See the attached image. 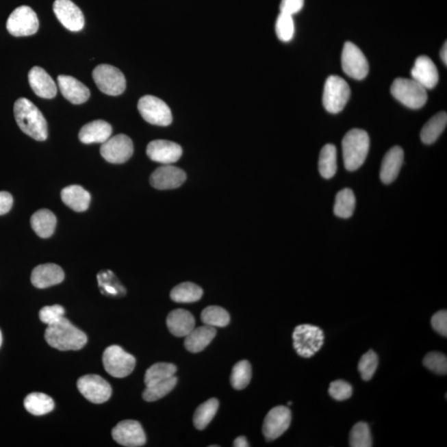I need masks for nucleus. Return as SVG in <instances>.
<instances>
[{"instance_id":"obj_32","label":"nucleus","mask_w":447,"mask_h":447,"mask_svg":"<svg viewBox=\"0 0 447 447\" xmlns=\"http://www.w3.org/2000/svg\"><path fill=\"white\" fill-rule=\"evenodd\" d=\"M355 196L350 188H345L336 194L334 213L340 218L348 219L353 216L355 209Z\"/></svg>"},{"instance_id":"obj_50","label":"nucleus","mask_w":447,"mask_h":447,"mask_svg":"<svg viewBox=\"0 0 447 447\" xmlns=\"http://www.w3.org/2000/svg\"><path fill=\"white\" fill-rule=\"evenodd\" d=\"M447 42H445V44L443 45L442 49L441 50V58L443 62H444V64L446 66L447 65Z\"/></svg>"},{"instance_id":"obj_6","label":"nucleus","mask_w":447,"mask_h":447,"mask_svg":"<svg viewBox=\"0 0 447 447\" xmlns=\"http://www.w3.org/2000/svg\"><path fill=\"white\" fill-rule=\"evenodd\" d=\"M102 361L107 373L114 378L129 376L136 365V358L116 345L106 348Z\"/></svg>"},{"instance_id":"obj_36","label":"nucleus","mask_w":447,"mask_h":447,"mask_svg":"<svg viewBox=\"0 0 447 447\" xmlns=\"http://www.w3.org/2000/svg\"><path fill=\"white\" fill-rule=\"evenodd\" d=\"M177 367L173 363H157L146 371L144 383L146 387L153 385L154 383L164 381L174 376L176 374Z\"/></svg>"},{"instance_id":"obj_16","label":"nucleus","mask_w":447,"mask_h":447,"mask_svg":"<svg viewBox=\"0 0 447 447\" xmlns=\"http://www.w3.org/2000/svg\"><path fill=\"white\" fill-rule=\"evenodd\" d=\"M114 440L118 444L128 447L145 445L146 436L140 422L125 420L118 423L112 431Z\"/></svg>"},{"instance_id":"obj_41","label":"nucleus","mask_w":447,"mask_h":447,"mask_svg":"<svg viewBox=\"0 0 447 447\" xmlns=\"http://www.w3.org/2000/svg\"><path fill=\"white\" fill-rule=\"evenodd\" d=\"M276 34L279 40L290 42L294 35V22L292 16L280 13L275 25Z\"/></svg>"},{"instance_id":"obj_17","label":"nucleus","mask_w":447,"mask_h":447,"mask_svg":"<svg viewBox=\"0 0 447 447\" xmlns=\"http://www.w3.org/2000/svg\"><path fill=\"white\" fill-rule=\"evenodd\" d=\"M147 154L150 159L164 165L176 163L183 154V149L176 142L158 140L149 142Z\"/></svg>"},{"instance_id":"obj_43","label":"nucleus","mask_w":447,"mask_h":447,"mask_svg":"<svg viewBox=\"0 0 447 447\" xmlns=\"http://www.w3.org/2000/svg\"><path fill=\"white\" fill-rule=\"evenodd\" d=\"M423 365L435 374L446 375L447 373V359L444 354L431 352L423 359Z\"/></svg>"},{"instance_id":"obj_7","label":"nucleus","mask_w":447,"mask_h":447,"mask_svg":"<svg viewBox=\"0 0 447 447\" xmlns=\"http://www.w3.org/2000/svg\"><path fill=\"white\" fill-rule=\"evenodd\" d=\"M350 97V88L343 78L330 76L324 86L323 105L328 112L337 114L345 108Z\"/></svg>"},{"instance_id":"obj_8","label":"nucleus","mask_w":447,"mask_h":447,"mask_svg":"<svg viewBox=\"0 0 447 447\" xmlns=\"http://www.w3.org/2000/svg\"><path fill=\"white\" fill-rule=\"evenodd\" d=\"M92 77L101 92L109 96H120L125 90V77L116 67L99 65L93 71Z\"/></svg>"},{"instance_id":"obj_15","label":"nucleus","mask_w":447,"mask_h":447,"mask_svg":"<svg viewBox=\"0 0 447 447\" xmlns=\"http://www.w3.org/2000/svg\"><path fill=\"white\" fill-rule=\"evenodd\" d=\"M53 11L59 22L71 31H81L85 26V18L80 8L71 0H56Z\"/></svg>"},{"instance_id":"obj_14","label":"nucleus","mask_w":447,"mask_h":447,"mask_svg":"<svg viewBox=\"0 0 447 447\" xmlns=\"http://www.w3.org/2000/svg\"><path fill=\"white\" fill-rule=\"evenodd\" d=\"M291 411L285 406H278L271 409L264 419L263 433L268 441H274L282 436L290 426Z\"/></svg>"},{"instance_id":"obj_33","label":"nucleus","mask_w":447,"mask_h":447,"mask_svg":"<svg viewBox=\"0 0 447 447\" xmlns=\"http://www.w3.org/2000/svg\"><path fill=\"white\" fill-rule=\"evenodd\" d=\"M203 294V290L196 284L183 283L173 288L170 296L176 303H192L199 301Z\"/></svg>"},{"instance_id":"obj_35","label":"nucleus","mask_w":447,"mask_h":447,"mask_svg":"<svg viewBox=\"0 0 447 447\" xmlns=\"http://www.w3.org/2000/svg\"><path fill=\"white\" fill-rule=\"evenodd\" d=\"M101 294L109 296H122L126 290L112 271H101L97 275Z\"/></svg>"},{"instance_id":"obj_11","label":"nucleus","mask_w":447,"mask_h":447,"mask_svg":"<svg viewBox=\"0 0 447 447\" xmlns=\"http://www.w3.org/2000/svg\"><path fill=\"white\" fill-rule=\"evenodd\" d=\"M342 65L344 73L355 80H363L369 73V62L362 51L353 42H347L344 45Z\"/></svg>"},{"instance_id":"obj_27","label":"nucleus","mask_w":447,"mask_h":447,"mask_svg":"<svg viewBox=\"0 0 447 447\" xmlns=\"http://www.w3.org/2000/svg\"><path fill=\"white\" fill-rule=\"evenodd\" d=\"M62 200L74 212H86L90 203V194L78 185L69 186L62 190Z\"/></svg>"},{"instance_id":"obj_21","label":"nucleus","mask_w":447,"mask_h":447,"mask_svg":"<svg viewBox=\"0 0 447 447\" xmlns=\"http://www.w3.org/2000/svg\"><path fill=\"white\" fill-rule=\"evenodd\" d=\"M29 81L31 90L38 97L53 99L58 93L56 83L44 69L34 66L29 71Z\"/></svg>"},{"instance_id":"obj_48","label":"nucleus","mask_w":447,"mask_h":447,"mask_svg":"<svg viewBox=\"0 0 447 447\" xmlns=\"http://www.w3.org/2000/svg\"><path fill=\"white\" fill-rule=\"evenodd\" d=\"M14 199L11 194L7 192H0V216L9 212L13 205Z\"/></svg>"},{"instance_id":"obj_47","label":"nucleus","mask_w":447,"mask_h":447,"mask_svg":"<svg viewBox=\"0 0 447 447\" xmlns=\"http://www.w3.org/2000/svg\"><path fill=\"white\" fill-rule=\"evenodd\" d=\"M304 0H282L280 3V13L292 16L302 10Z\"/></svg>"},{"instance_id":"obj_26","label":"nucleus","mask_w":447,"mask_h":447,"mask_svg":"<svg viewBox=\"0 0 447 447\" xmlns=\"http://www.w3.org/2000/svg\"><path fill=\"white\" fill-rule=\"evenodd\" d=\"M216 335L215 327L205 325L194 328L190 333L186 336L185 347L192 353H199L207 348L213 341Z\"/></svg>"},{"instance_id":"obj_2","label":"nucleus","mask_w":447,"mask_h":447,"mask_svg":"<svg viewBox=\"0 0 447 447\" xmlns=\"http://www.w3.org/2000/svg\"><path fill=\"white\" fill-rule=\"evenodd\" d=\"M45 339L50 346L62 351L79 350L87 343L84 332L65 318L47 328Z\"/></svg>"},{"instance_id":"obj_46","label":"nucleus","mask_w":447,"mask_h":447,"mask_svg":"<svg viewBox=\"0 0 447 447\" xmlns=\"http://www.w3.org/2000/svg\"><path fill=\"white\" fill-rule=\"evenodd\" d=\"M432 326L433 329L437 332V333L442 335V336H447V312L446 310L440 311L437 312L433 316L432 318Z\"/></svg>"},{"instance_id":"obj_18","label":"nucleus","mask_w":447,"mask_h":447,"mask_svg":"<svg viewBox=\"0 0 447 447\" xmlns=\"http://www.w3.org/2000/svg\"><path fill=\"white\" fill-rule=\"evenodd\" d=\"M186 178L187 176L183 170L170 164L164 165L153 173L150 183L158 190L175 189L184 183Z\"/></svg>"},{"instance_id":"obj_51","label":"nucleus","mask_w":447,"mask_h":447,"mask_svg":"<svg viewBox=\"0 0 447 447\" xmlns=\"http://www.w3.org/2000/svg\"><path fill=\"white\" fill-rule=\"evenodd\" d=\"M3 342V336L1 333V331H0V346H1Z\"/></svg>"},{"instance_id":"obj_44","label":"nucleus","mask_w":447,"mask_h":447,"mask_svg":"<svg viewBox=\"0 0 447 447\" xmlns=\"http://www.w3.org/2000/svg\"><path fill=\"white\" fill-rule=\"evenodd\" d=\"M65 309L60 305L44 307L39 312V318L43 323L51 326L64 318Z\"/></svg>"},{"instance_id":"obj_3","label":"nucleus","mask_w":447,"mask_h":447,"mask_svg":"<svg viewBox=\"0 0 447 447\" xmlns=\"http://www.w3.org/2000/svg\"><path fill=\"white\" fill-rule=\"evenodd\" d=\"M370 137L365 130L353 129L342 140L344 164L348 171L353 172L365 163L370 150Z\"/></svg>"},{"instance_id":"obj_12","label":"nucleus","mask_w":447,"mask_h":447,"mask_svg":"<svg viewBox=\"0 0 447 447\" xmlns=\"http://www.w3.org/2000/svg\"><path fill=\"white\" fill-rule=\"evenodd\" d=\"M77 387L87 400L97 405L108 401L112 394L110 383L97 374L85 375L79 379Z\"/></svg>"},{"instance_id":"obj_4","label":"nucleus","mask_w":447,"mask_h":447,"mask_svg":"<svg viewBox=\"0 0 447 447\" xmlns=\"http://www.w3.org/2000/svg\"><path fill=\"white\" fill-rule=\"evenodd\" d=\"M391 93L410 109H420L427 101L426 89L413 79L397 78L392 84Z\"/></svg>"},{"instance_id":"obj_25","label":"nucleus","mask_w":447,"mask_h":447,"mask_svg":"<svg viewBox=\"0 0 447 447\" xmlns=\"http://www.w3.org/2000/svg\"><path fill=\"white\" fill-rule=\"evenodd\" d=\"M170 332L177 337H186L195 328V318L187 310L177 309L170 312L167 318Z\"/></svg>"},{"instance_id":"obj_22","label":"nucleus","mask_w":447,"mask_h":447,"mask_svg":"<svg viewBox=\"0 0 447 447\" xmlns=\"http://www.w3.org/2000/svg\"><path fill=\"white\" fill-rule=\"evenodd\" d=\"M58 81L63 97L73 104L81 105L89 100L90 90L77 79L61 75Z\"/></svg>"},{"instance_id":"obj_37","label":"nucleus","mask_w":447,"mask_h":447,"mask_svg":"<svg viewBox=\"0 0 447 447\" xmlns=\"http://www.w3.org/2000/svg\"><path fill=\"white\" fill-rule=\"evenodd\" d=\"M177 383V378L173 376L164 381L154 383L153 385L146 387L142 394V398L145 401L154 402L166 396L175 387Z\"/></svg>"},{"instance_id":"obj_19","label":"nucleus","mask_w":447,"mask_h":447,"mask_svg":"<svg viewBox=\"0 0 447 447\" xmlns=\"http://www.w3.org/2000/svg\"><path fill=\"white\" fill-rule=\"evenodd\" d=\"M411 75L412 79L425 89H433L437 85L439 75L437 66L427 56H420L416 59Z\"/></svg>"},{"instance_id":"obj_49","label":"nucleus","mask_w":447,"mask_h":447,"mask_svg":"<svg viewBox=\"0 0 447 447\" xmlns=\"http://www.w3.org/2000/svg\"><path fill=\"white\" fill-rule=\"evenodd\" d=\"M234 446L235 447H247L249 446L246 438L244 437H237L234 442Z\"/></svg>"},{"instance_id":"obj_24","label":"nucleus","mask_w":447,"mask_h":447,"mask_svg":"<svg viewBox=\"0 0 447 447\" xmlns=\"http://www.w3.org/2000/svg\"><path fill=\"white\" fill-rule=\"evenodd\" d=\"M405 153L399 146H395L383 157L381 169V179L383 183L389 184L396 179L400 172Z\"/></svg>"},{"instance_id":"obj_45","label":"nucleus","mask_w":447,"mask_h":447,"mask_svg":"<svg viewBox=\"0 0 447 447\" xmlns=\"http://www.w3.org/2000/svg\"><path fill=\"white\" fill-rule=\"evenodd\" d=\"M353 394V389L349 383L344 381H336L331 383L329 394L331 398L337 401H344L350 398Z\"/></svg>"},{"instance_id":"obj_40","label":"nucleus","mask_w":447,"mask_h":447,"mask_svg":"<svg viewBox=\"0 0 447 447\" xmlns=\"http://www.w3.org/2000/svg\"><path fill=\"white\" fill-rule=\"evenodd\" d=\"M350 446L352 447H370L373 446L372 444L370 426L367 423H356L350 432Z\"/></svg>"},{"instance_id":"obj_31","label":"nucleus","mask_w":447,"mask_h":447,"mask_svg":"<svg viewBox=\"0 0 447 447\" xmlns=\"http://www.w3.org/2000/svg\"><path fill=\"white\" fill-rule=\"evenodd\" d=\"M55 406L53 398L45 394L33 393L27 395L25 407L27 412L35 416H42L51 412Z\"/></svg>"},{"instance_id":"obj_10","label":"nucleus","mask_w":447,"mask_h":447,"mask_svg":"<svg viewBox=\"0 0 447 447\" xmlns=\"http://www.w3.org/2000/svg\"><path fill=\"white\" fill-rule=\"evenodd\" d=\"M7 30L14 37H27L37 33L39 21L37 14L29 6H21L8 18Z\"/></svg>"},{"instance_id":"obj_42","label":"nucleus","mask_w":447,"mask_h":447,"mask_svg":"<svg viewBox=\"0 0 447 447\" xmlns=\"http://www.w3.org/2000/svg\"><path fill=\"white\" fill-rule=\"evenodd\" d=\"M379 363L378 355L374 350H369L363 355L359 362L358 370L363 381H369L376 372Z\"/></svg>"},{"instance_id":"obj_20","label":"nucleus","mask_w":447,"mask_h":447,"mask_svg":"<svg viewBox=\"0 0 447 447\" xmlns=\"http://www.w3.org/2000/svg\"><path fill=\"white\" fill-rule=\"evenodd\" d=\"M65 279L62 268L55 264L38 265L31 272V281L37 288H47L61 283Z\"/></svg>"},{"instance_id":"obj_29","label":"nucleus","mask_w":447,"mask_h":447,"mask_svg":"<svg viewBox=\"0 0 447 447\" xmlns=\"http://www.w3.org/2000/svg\"><path fill=\"white\" fill-rule=\"evenodd\" d=\"M447 114L446 112H440L434 116L427 121L423 126L421 131V140L426 144H432L436 142L437 138L446 127Z\"/></svg>"},{"instance_id":"obj_23","label":"nucleus","mask_w":447,"mask_h":447,"mask_svg":"<svg viewBox=\"0 0 447 447\" xmlns=\"http://www.w3.org/2000/svg\"><path fill=\"white\" fill-rule=\"evenodd\" d=\"M112 134V125L104 120H94L83 126L79 140L83 144H104Z\"/></svg>"},{"instance_id":"obj_5","label":"nucleus","mask_w":447,"mask_h":447,"mask_svg":"<svg viewBox=\"0 0 447 447\" xmlns=\"http://www.w3.org/2000/svg\"><path fill=\"white\" fill-rule=\"evenodd\" d=\"M292 338L296 353L304 358H310L318 353L324 344L322 330L308 324L296 327Z\"/></svg>"},{"instance_id":"obj_38","label":"nucleus","mask_w":447,"mask_h":447,"mask_svg":"<svg viewBox=\"0 0 447 447\" xmlns=\"http://www.w3.org/2000/svg\"><path fill=\"white\" fill-rule=\"evenodd\" d=\"M201 318L205 325L213 327H227L231 320L228 312L224 308L217 306L205 308L201 312Z\"/></svg>"},{"instance_id":"obj_28","label":"nucleus","mask_w":447,"mask_h":447,"mask_svg":"<svg viewBox=\"0 0 447 447\" xmlns=\"http://www.w3.org/2000/svg\"><path fill=\"white\" fill-rule=\"evenodd\" d=\"M30 223L36 234L47 239L53 235L57 227V217L49 209H42L31 216Z\"/></svg>"},{"instance_id":"obj_13","label":"nucleus","mask_w":447,"mask_h":447,"mask_svg":"<svg viewBox=\"0 0 447 447\" xmlns=\"http://www.w3.org/2000/svg\"><path fill=\"white\" fill-rule=\"evenodd\" d=\"M133 153L131 138L125 134H118L110 138L102 144L101 154L107 162L114 164H121L127 162Z\"/></svg>"},{"instance_id":"obj_39","label":"nucleus","mask_w":447,"mask_h":447,"mask_svg":"<svg viewBox=\"0 0 447 447\" xmlns=\"http://www.w3.org/2000/svg\"><path fill=\"white\" fill-rule=\"evenodd\" d=\"M252 370L251 363L247 361H241L233 368L231 383L237 390L244 389L251 381Z\"/></svg>"},{"instance_id":"obj_9","label":"nucleus","mask_w":447,"mask_h":447,"mask_svg":"<svg viewBox=\"0 0 447 447\" xmlns=\"http://www.w3.org/2000/svg\"><path fill=\"white\" fill-rule=\"evenodd\" d=\"M138 110L141 116L149 124L168 126L172 124L171 110L161 99L153 96L142 97L138 103Z\"/></svg>"},{"instance_id":"obj_1","label":"nucleus","mask_w":447,"mask_h":447,"mask_svg":"<svg viewBox=\"0 0 447 447\" xmlns=\"http://www.w3.org/2000/svg\"><path fill=\"white\" fill-rule=\"evenodd\" d=\"M15 120L27 136L38 141H44L49 136L47 124L43 114L34 103L26 98L18 99L14 107Z\"/></svg>"},{"instance_id":"obj_30","label":"nucleus","mask_w":447,"mask_h":447,"mask_svg":"<svg viewBox=\"0 0 447 447\" xmlns=\"http://www.w3.org/2000/svg\"><path fill=\"white\" fill-rule=\"evenodd\" d=\"M337 171V151L335 146L328 144L324 146L319 157V172L325 179H331Z\"/></svg>"},{"instance_id":"obj_34","label":"nucleus","mask_w":447,"mask_h":447,"mask_svg":"<svg viewBox=\"0 0 447 447\" xmlns=\"http://www.w3.org/2000/svg\"><path fill=\"white\" fill-rule=\"evenodd\" d=\"M219 409V401L216 398L209 399L203 403L196 410L194 414L193 422L196 429L203 430L212 421Z\"/></svg>"}]
</instances>
